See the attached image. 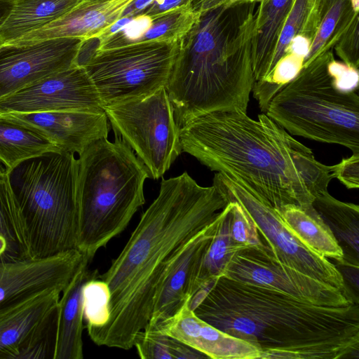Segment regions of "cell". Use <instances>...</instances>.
Wrapping results in <instances>:
<instances>
[{"mask_svg":"<svg viewBox=\"0 0 359 359\" xmlns=\"http://www.w3.org/2000/svg\"><path fill=\"white\" fill-rule=\"evenodd\" d=\"M229 201L212 184L199 185L187 172L162 178L158 196L118 256L99 276L110 290L107 323L88 332L98 346L129 350L150 320L157 289L186 245Z\"/></svg>","mask_w":359,"mask_h":359,"instance_id":"1","label":"cell"},{"mask_svg":"<svg viewBox=\"0 0 359 359\" xmlns=\"http://www.w3.org/2000/svg\"><path fill=\"white\" fill-rule=\"evenodd\" d=\"M188 306L215 327L256 346L260 359L359 357L358 303L320 305L220 276L199 288Z\"/></svg>","mask_w":359,"mask_h":359,"instance_id":"2","label":"cell"},{"mask_svg":"<svg viewBox=\"0 0 359 359\" xmlns=\"http://www.w3.org/2000/svg\"><path fill=\"white\" fill-rule=\"evenodd\" d=\"M182 152L236 181L278 210L306 207L327 191L332 165L292 137L265 113L252 119L241 110L199 116L180 128Z\"/></svg>","mask_w":359,"mask_h":359,"instance_id":"3","label":"cell"},{"mask_svg":"<svg viewBox=\"0 0 359 359\" xmlns=\"http://www.w3.org/2000/svg\"><path fill=\"white\" fill-rule=\"evenodd\" d=\"M259 1L203 12L180 40L165 89L180 128L215 111L247 112Z\"/></svg>","mask_w":359,"mask_h":359,"instance_id":"4","label":"cell"},{"mask_svg":"<svg viewBox=\"0 0 359 359\" xmlns=\"http://www.w3.org/2000/svg\"><path fill=\"white\" fill-rule=\"evenodd\" d=\"M76 249L90 262L127 227L145 203L148 170L119 137L96 141L79 155Z\"/></svg>","mask_w":359,"mask_h":359,"instance_id":"5","label":"cell"},{"mask_svg":"<svg viewBox=\"0 0 359 359\" xmlns=\"http://www.w3.org/2000/svg\"><path fill=\"white\" fill-rule=\"evenodd\" d=\"M8 172L23 218L29 257L46 258L76 249L78 159L74 154L48 152Z\"/></svg>","mask_w":359,"mask_h":359,"instance_id":"6","label":"cell"},{"mask_svg":"<svg viewBox=\"0 0 359 359\" xmlns=\"http://www.w3.org/2000/svg\"><path fill=\"white\" fill-rule=\"evenodd\" d=\"M332 48L304 64L269 102L265 114L290 134L337 144L359 154V95L334 83Z\"/></svg>","mask_w":359,"mask_h":359,"instance_id":"7","label":"cell"},{"mask_svg":"<svg viewBox=\"0 0 359 359\" xmlns=\"http://www.w3.org/2000/svg\"><path fill=\"white\" fill-rule=\"evenodd\" d=\"M180 41H146L97 49L83 66L104 106L144 97L166 87Z\"/></svg>","mask_w":359,"mask_h":359,"instance_id":"8","label":"cell"},{"mask_svg":"<svg viewBox=\"0 0 359 359\" xmlns=\"http://www.w3.org/2000/svg\"><path fill=\"white\" fill-rule=\"evenodd\" d=\"M104 109L115 136L133 150L149 177H162L182 153L180 128L165 87Z\"/></svg>","mask_w":359,"mask_h":359,"instance_id":"9","label":"cell"},{"mask_svg":"<svg viewBox=\"0 0 359 359\" xmlns=\"http://www.w3.org/2000/svg\"><path fill=\"white\" fill-rule=\"evenodd\" d=\"M215 185L229 202L238 203L250 217L259 238L283 264L343 291H351L335 264L304 246L289 231L277 210L236 181L217 172Z\"/></svg>","mask_w":359,"mask_h":359,"instance_id":"10","label":"cell"},{"mask_svg":"<svg viewBox=\"0 0 359 359\" xmlns=\"http://www.w3.org/2000/svg\"><path fill=\"white\" fill-rule=\"evenodd\" d=\"M222 276L278 290L313 304L344 306L358 303L352 291L341 290L283 264L264 243L238 250Z\"/></svg>","mask_w":359,"mask_h":359,"instance_id":"11","label":"cell"},{"mask_svg":"<svg viewBox=\"0 0 359 359\" xmlns=\"http://www.w3.org/2000/svg\"><path fill=\"white\" fill-rule=\"evenodd\" d=\"M53 111H104L83 67L73 65L0 99V115Z\"/></svg>","mask_w":359,"mask_h":359,"instance_id":"12","label":"cell"},{"mask_svg":"<svg viewBox=\"0 0 359 359\" xmlns=\"http://www.w3.org/2000/svg\"><path fill=\"white\" fill-rule=\"evenodd\" d=\"M83 40L63 37L0 44V99L74 65Z\"/></svg>","mask_w":359,"mask_h":359,"instance_id":"13","label":"cell"},{"mask_svg":"<svg viewBox=\"0 0 359 359\" xmlns=\"http://www.w3.org/2000/svg\"><path fill=\"white\" fill-rule=\"evenodd\" d=\"M225 208L186 245L171 264L157 289L150 320L145 329L172 316L193 295L203 257L225 214Z\"/></svg>","mask_w":359,"mask_h":359,"instance_id":"14","label":"cell"},{"mask_svg":"<svg viewBox=\"0 0 359 359\" xmlns=\"http://www.w3.org/2000/svg\"><path fill=\"white\" fill-rule=\"evenodd\" d=\"M0 116L36 130L62 151L74 154L80 155L93 143L107 138L109 133L105 111L11 112Z\"/></svg>","mask_w":359,"mask_h":359,"instance_id":"15","label":"cell"},{"mask_svg":"<svg viewBox=\"0 0 359 359\" xmlns=\"http://www.w3.org/2000/svg\"><path fill=\"white\" fill-rule=\"evenodd\" d=\"M191 1L152 15L121 17L99 36L98 50L146 41L177 42L189 32L201 16Z\"/></svg>","mask_w":359,"mask_h":359,"instance_id":"16","label":"cell"},{"mask_svg":"<svg viewBox=\"0 0 359 359\" xmlns=\"http://www.w3.org/2000/svg\"><path fill=\"white\" fill-rule=\"evenodd\" d=\"M172 337L213 359H260L252 344L232 337L198 318L188 302L172 316L145 329Z\"/></svg>","mask_w":359,"mask_h":359,"instance_id":"17","label":"cell"},{"mask_svg":"<svg viewBox=\"0 0 359 359\" xmlns=\"http://www.w3.org/2000/svg\"><path fill=\"white\" fill-rule=\"evenodd\" d=\"M133 1H82L62 18L12 42L25 43L63 37L97 38L122 17Z\"/></svg>","mask_w":359,"mask_h":359,"instance_id":"18","label":"cell"},{"mask_svg":"<svg viewBox=\"0 0 359 359\" xmlns=\"http://www.w3.org/2000/svg\"><path fill=\"white\" fill-rule=\"evenodd\" d=\"M62 290H46L0 309V359H15L22 344L57 309Z\"/></svg>","mask_w":359,"mask_h":359,"instance_id":"19","label":"cell"},{"mask_svg":"<svg viewBox=\"0 0 359 359\" xmlns=\"http://www.w3.org/2000/svg\"><path fill=\"white\" fill-rule=\"evenodd\" d=\"M84 261L62 290L57 304L56 342L53 359H82L83 325V288L87 281L98 278Z\"/></svg>","mask_w":359,"mask_h":359,"instance_id":"20","label":"cell"},{"mask_svg":"<svg viewBox=\"0 0 359 359\" xmlns=\"http://www.w3.org/2000/svg\"><path fill=\"white\" fill-rule=\"evenodd\" d=\"M276 210L289 231L304 246L337 263L343 262L341 248L312 205L302 207L289 204Z\"/></svg>","mask_w":359,"mask_h":359,"instance_id":"21","label":"cell"},{"mask_svg":"<svg viewBox=\"0 0 359 359\" xmlns=\"http://www.w3.org/2000/svg\"><path fill=\"white\" fill-rule=\"evenodd\" d=\"M83 0H14L13 9L0 27V43L19 39L66 15Z\"/></svg>","mask_w":359,"mask_h":359,"instance_id":"22","label":"cell"},{"mask_svg":"<svg viewBox=\"0 0 359 359\" xmlns=\"http://www.w3.org/2000/svg\"><path fill=\"white\" fill-rule=\"evenodd\" d=\"M294 0H261L258 3L252 55L255 83L264 81L269 64Z\"/></svg>","mask_w":359,"mask_h":359,"instance_id":"23","label":"cell"},{"mask_svg":"<svg viewBox=\"0 0 359 359\" xmlns=\"http://www.w3.org/2000/svg\"><path fill=\"white\" fill-rule=\"evenodd\" d=\"M330 227L344 252V262L359 265V207L340 201L328 191L316 196L312 203Z\"/></svg>","mask_w":359,"mask_h":359,"instance_id":"24","label":"cell"},{"mask_svg":"<svg viewBox=\"0 0 359 359\" xmlns=\"http://www.w3.org/2000/svg\"><path fill=\"white\" fill-rule=\"evenodd\" d=\"M30 258L22 213L8 172L0 164V262Z\"/></svg>","mask_w":359,"mask_h":359,"instance_id":"25","label":"cell"},{"mask_svg":"<svg viewBox=\"0 0 359 359\" xmlns=\"http://www.w3.org/2000/svg\"><path fill=\"white\" fill-rule=\"evenodd\" d=\"M62 151L47 137L0 116V162L8 171L27 159Z\"/></svg>","mask_w":359,"mask_h":359,"instance_id":"26","label":"cell"},{"mask_svg":"<svg viewBox=\"0 0 359 359\" xmlns=\"http://www.w3.org/2000/svg\"><path fill=\"white\" fill-rule=\"evenodd\" d=\"M326 6V0H294L281 30L264 81L255 83L252 90L267 84L278 62L284 57L292 40L297 35L311 42L317 32Z\"/></svg>","mask_w":359,"mask_h":359,"instance_id":"27","label":"cell"},{"mask_svg":"<svg viewBox=\"0 0 359 359\" xmlns=\"http://www.w3.org/2000/svg\"><path fill=\"white\" fill-rule=\"evenodd\" d=\"M231 208V203L229 202L203 257L193 294L208 281L222 276L232 257L241 250L232 243L230 237Z\"/></svg>","mask_w":359,"mask_h":359,"instance_id":"28","label":"cell"},{"mask_svg":"<svg viewBox=\"0 0 359 359\" xmlns=\"http://www.w3.org/2000/svg\"><path fill=\"white\" fill-rule=\"evenodd\" d=\"M140 358L143 359H198L204 354L182 341L155 330L139 332L134 341Z\"/></svg>","mask_w":359,"mask_h":359,"instance_id":"29","label":"cell"},{"mask_svg":"<svg viewBox=\"0 0 359 359\" xmlns=\"http://www.w3.org/2000/svg\"><path fill=\"white\" fill-rule=\"evenodd\" d=\"M110 290L98 278L86 283L83 288V320L88 332L104 326L109 318Z\"/></svg>","mask_w":359,"mask_h":359,"instance_id":"30","label":"cell"},{"mask_svg":"<svg viewBox=\"0 0 359 359\" xmlns=\"http://www.w3.org/2000/svg\"><path fill=\"white\" fill-rule=\"evenodd\" d=\"M57 321V307L26 339L15 359H53Z\"/></svg>","mask_w":359,"mask_h":359,"instance_id":"31","label":"cell"},{"mask_svg":"<svg viewBox=\"0 0 359 359\" xmlns=\"http://www.w3.org/2000/svg\"><path fill=\"white\" fill-rule=\"evenodd\" d=\"M351 7V0H326L325 12L304 63L312 60L331 38Z\"/></svg>","mask_w":359,"mask_h":359,"instance_id":"32","label":"cell"},{"mask_svg":"<svg viewBox=\"0 0 359 359\" xmlns=\"http://www.w3.org/2000/svg\"><path fill=\"white\" fill-rule=\"evenodd\" d=\"M230 202L229 232L232 243L241 249L262 243L257 227L245 210L238 203Z\"/></svg>","mask_w":359,"mask_h":359,"instance_id":"33","label":"cell"},{"mask_svg":"<svg viewBox=\"0 0 359 359\" xmlns=\"http://www.w3.org/2000/svg\"><path fill=\"white\" fill-rule=\"evenodd\" d=\"M358 44V15H356L348 27L342 34L335 43L337 55L345 64L358 69L359 66Z\"/></svg>","mask_w":359,"mask_h":359,"instance_id":"34","label":"cell"},{"mask_svg":"<svg viewBox=\"0 0 359 359\" xmlns=\"http://www.w3.org/2000/svg\"><path fill=\"white\" fill-rule=\"evenodd\" d=\"M337 87L343 91L357 90L358 86V69L351 67L344 62L332 58L328 65Z\"/></svg>","mask_w":359,"mask_h":359,"instance_id":"35","label":"cell"},{"mask_svg":"<svg viewBox=\"0 0 359 359\" xmlns=\"http://www.w3.org/2000/svg\"><path fill=\"white\" fill-rule=\"evenodd\" d=\"M332 175L348 189L359 187V154L353 153L343 158L339 163L332 165Z\"/></svg>","mask_w":359,"mask_h":359,"instance_id":"36","label":"cell"},{"mask_svg":"<svg viewBox=\"0 0 359 359\" xmlns=\"http://www.w3.org/2000/svg\"><path fill=\"white\" fill-rule=\"evenodd\" d=\"M191 0H153L139 14L152 15L184 5ZM138 15V14H137Z\"/></svg>","mask_w":359,"mask_h":359,"instance_id":"37","label":"cell"},{"mask_svg":"<svg viewBox=\"0 0 359 359\" xmlns=\"http://www.w3.org/2000/svg\"><path fill=\"white\" fill-rule=\"evenodd\" d=\"M229 0H191L194 6L201 13L219 7Z\"/></svg>","mask_w":359,"mask_h":359,"instance_id":"38","label":"cell"},{"mask_svg":"<svg viewBox=\"0 0 359 359\" xmlns=\"http://www.w3.org/2000/svg\"><path fill=\"white\" fill-rule=\"evenodd\" d=\"M14 5V0H0V27L10 15Z\"/></svg>","mask_w":359,"mask_h":359,"instance_id":"39","label":"cell"},{"mask_svg":"<svg viewBox=\"0 0 359 359\" xmlns=\"http://www.w3.org/2000/svg\"><path fill=\"white\" fill-rule=\"evenodd\" d=\"M260 1L261 0H229L224 4L231 5L232 4L238 3V2H253V1Z\"/></svg>","mask_w":359,"mask_h":359,"instance_id":"40","label":"cell"},{"mask_svg":"<svg viewBox=\"0 0 359 359\" xmlns=\"http://www.w3.org/2000/svg\"><path fill=\"white\" fill-rule=\"evenodd\" d=\"M108 0H83L82 1L86 2V3H95V2H100V1H104Z\"/></svg>","mask_w":359,"mask_h":359,"instance_id":"41","label":"cell"},{"mask_svg":"<svg viewBox=\"0 0 359 359\" xmlns=\"http://www.w3.org/2000/svg\"><path fill=\"white\" fill-rule=\"evenodd\" d=\"M1 44V43H0Z\"/></svg>","mask_w":359,"mask_h":359,"instance_id":"42","label":"cell"}]
</instances>
